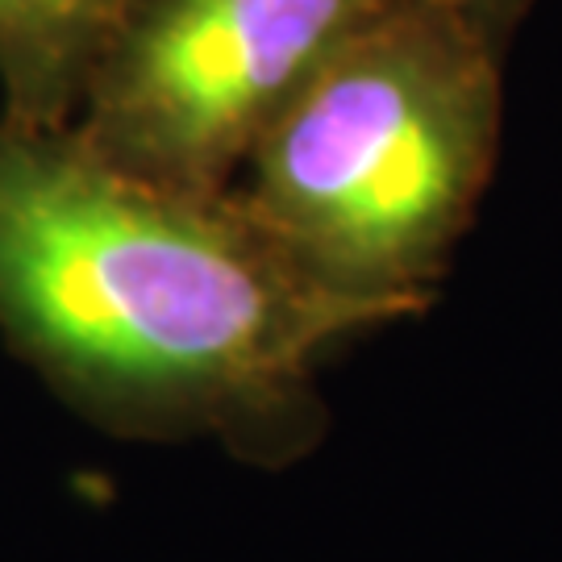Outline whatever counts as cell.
<instances>
[{
	"instance_id": "5",
	"label": "cell",
	"mask_w": 562,
	"mask_h": 562,
	"mask_svg": "<svg viewBox=\"0 0 562 562\" xmlns=\"http://www.w3.org/2000/svg\"><path fill=\"white\" fill-rule=\"evenodd\" d=\"M442 4H450L454 13H462L471 25H480L504 55L513 50V38H517L521 21L529 18V9H533V0H442Z\"/></svg>"
},
{
	"instance_id": "4",
	"label": "cell",
	"mask_w": 562,
	"mask_h": 562,
	"mask_svg": "<svg viewBox=\"0 0 562 562\" xmlns=\"http://www.w3.org/2000/svg\"><path fill=\"white\" fill-rule=\"evenodd\" d=\"M134 0H0V117L67 125Z\"/></svg>"
},
{
	"instance_id": "1",
	"label": "cell",
	"mask_w": 562,
	"mask_h": 562,
	"mask_svg": "<svg viewBox=\"0 0 562 562\" xmlns=\"http://www.w3.org/2000/svg\"><path fill=\"white\" fill-rule=\"evenodd\" d=\"M392 322L301 276L229 192L0 117V338L104 434L288 467L325 438L322 362Z\"/></svg>"
},
{
	"instance_id": "3",
	"label": "cell",
	"mask_w": 562,
	"mask_h": 562,
	"mask_svg": "<svg viewBox=\"0 0 562 562\" xmlns=\"http://www.w3.org/2000/svg\"><path fill=\"white\" fill-rule=\"evenodd\" d=\"M396 0H134L71 125L183 192H229L283 104Z\"/></svg>"
},
{
	"instance_id": "2",
	"label": "cell",
	"mask_w": 562,
	"mask_h": 562,
	"mask_svg": "<svg viewBox=\"0 0 562 562\" xmlns=\"http://www.w3.org/2000/svg\"><path fill=\"white\" fill-rule=\"evenodd\" d=\"M504 59L442 0H396L283 104L229 196L317 288L422 317L496 176Z\"/></svg>"
}]
</instances>
